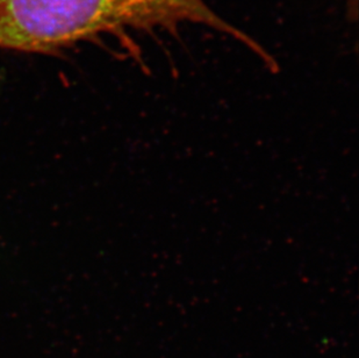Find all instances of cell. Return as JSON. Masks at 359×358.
<instances>
[{
    "label": "cell",
    "mask_w": 359,
    "mask_h": 358,
    "mask_svg": "<svg viewBox=\"0 0 359 358\" xmlns=\"http://www.w3.org/2000/svg\"><path fill=\"white\" fill-rule=\"evenodd\" d=\"M197 24L240 39L241 29L205 0H0V49L56 55L126 32L176 33Z\"/></svg>",
    "instance_id": "6da1fadb"
}]
</instances>
